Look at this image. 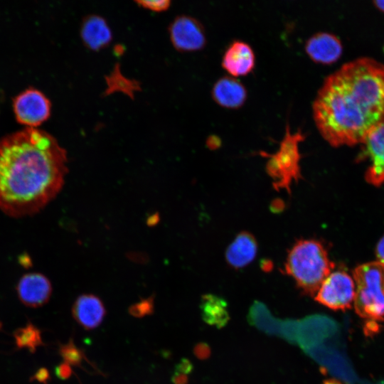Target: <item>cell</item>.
Instances as JSON below:
<instances>
[{
    "instance_id": "9",
    "label": "cell",
    "mask_w": 384,
    "mask_h": 384,
    "mask_svg": "<svg viewBox=\"0 0 384 384\" xmlns=\"http://www.w3.org/2000/svg\"><path fill=\"white\" fill-rule=\"evenodd\" d=\"M52 284L48 278L39 272L23 274L16 285L18 299L26 306L38 308L46 304L52 294Z\"/></svg>"
},
{
    "instance_id": "5",
    "label": "cell",
    "mask_w": 384,
    "mask_h": 384,
    "mask_svg": "<svg viewBox=\"0 0 384 384\" xmlns=\"http://www.w3.org/2000/svg\"><path fill=\"white\" fill-rule=\"evenodd\" d=\"M304 139L302 132L292 133L287 125L278 150L272 154L260 152L261 156L267 158V173L273 180L272 185L276 190L285 189L289 192L293 181L301 178L299 144Z\"/></svg>"
},
{
    "instance_id": "8",
    "label": "cell",
    "mask_w": 384,
    "mask_h": 384,
    "mask_svg": "<svg viewBox=\"0 0 384 384\" xmlns=\"http://www.w3.org/2000/svg\"><path fill=\"white\" fill-rule=\"evenodd\" d=\"M169 33L173 46L181 52L200 50L207 42L203 25L191 16L176 17L169 27Z\"/></svg>"
},
{
    "instance_id": "7",
    "label": "cell",
    "mask_w": 384,
    "mask_h": 384,
    "mask_svg": "<svg viewBox=\"0 0 384 384\" xmlns=\"http://www.w3.org/2000/svg\"><path fill=\"white\" fill-rule=\"evenodd\" d=\"M13 108L18 122L36 128L49 118L51 104L43 92L29 88L14 99Z\"/></svg>"
},
{
    "instance_id": "10",
    "label": "cell",
    "mask_w": 384,
    "mask_h": 384,
    "mask_svg": "<svg viewBox=\"0 0 384 384\" xmlns=\"http://www.w3.org/2000/svg\"><path fill=\"white\" fill-rule=\"evenodd\" d=\"M363 144L366 156L371 161L366 171L365 179L368 183L379 186L384 183V122L368 134Z\"/></svg>"
},
{
    "instance_id": "4",
    "label": "cell",
    "mask_w": 384,
    "mask_h": 384,
    "mask_svg": "<svg viewBox=\"0 0 384 384\" xmlns=\"http://www.w3.org/2000/svg\"><path fill=\"white\" fill-rule=\"evenodd\" d=\"M356 312L369 322L384 321V265L370 262L355 268Z\"/></svg>"
},
{
    "instance_id": "22",
    "label": "cell",
    "mask_w": 384,
    "mask_h": 384,
    "mask_svg": "<svg viewBox=\"0 0 384 384\" xmlns=\"http://www.w3.org/2000/svg\"><path fill=\"white\" fill-rule=\"evenodd\" d=\"M152 310V303L149 300H144L136 305L131 306L129 311L132 315L140 317L151 314Z\"/></svg>"
},
{
    "instance_id": "21",
    "label": "cell",
    "mask_w": 384,
    "mask_h": 384,
    "mask_svg": "<svg viewBox=\"0 0 384 384\" xmlns=\"http://www.w3.org/2000/svg\"><path fill=\"white\" fill-rule=\"evenodd\" d=\"M140 6L156 12L166 11L170 6L171 0H134Z\"/></svg>"
},
{
    "instance_id": "25",
    "label": "cell",
    "mask_w": 384,
    "mask_h": 384,
    "mask_svg": "<svg viewBox=\"0 0 384 384\" xmlns=\"http://www.w3.org/2000/svg\"><path fill=\"white\" fill-rule=\"evenodd\" d=\"M375 255L378 262L384 265V235L379 240L375 247Z\"/></svg>"
},
{
    "instance_id": "3",
    "label": "cell",
    "mask_w": 384,
    "mask_h": 384,
    "mask_svg": "<svg viewBox=\"0 0 384 384\" xmlns=\"http://www.w3.org/2000/svg\"><path fill=\"white\" fill-rule=\"evenodd\" d=\"M334 266L322 243L314 239L301 240L290 250L285 271L302 292L313 295Z\"/></svg>"
},
{
    "instance_id": "15",
    "label": "cell",
    "mask_w": 384,
    "mask_h": 384,
    "mask_svg": "<svg viewBox=\"0 0 384 384\" xmlns=\"http://www.w3.org/2000/svg\"><path fill=\"white\" fill-rule=\"evenodd\" d=\"M80 36L85 46L91 50L98 51L110 45L112 31L106 20L95 14L86 16L81 24Z\"/></svg>"
},
{
    "instance_id": "19",
    "label": "cell",
    "mask_w": 384,
    "mask_h": 384,
    "mask_svg": "<svg viewBox=\"0 0 384 384\" xmlns=\"http://www.w3.org/2000/svg\"><path fill=\"white\" fill-rule=\"evenodd\" d=\"M14 338L19 348H26L33 351L41 344L40 331L31 324L17 329Z\"/></svg>"
},
{
    "instance_id": "27",
    "label": "cell",
    "mask_w": 384,
    "mask_h": 384,
    "mask_svg": "<svg viewBox=\"0 0 384 384\" xmlns=\"http://www.w3.org/2000/svg\"><path fill=\"white\" fill-rule=\"evenodd\" d=\"M171 380L174 384H187L188 377L185 374L174 373Z\"/></svg>"
},
{
    "instance_id": "6",
    "label": "cell",
    "mask_w": 384,
    "mask_h": 384,
    "mask_svg": "<svg viewBox=\"0 0 384 384\" xmlns=\"http://www.w3.org/2000/svg\"><path fill=\"white\" fill-rule=\"evenodd\" d=\"M356 295L355 283L346 272L330 273L321 284L315 299L321 304L332 309H350Z\"/></svg>"
},
{
    "instance_id": "11",
    "label": "cell",
    "mask_w": 384,
    "mask_h": 384,
    "mask_svg": "<svg viewBox=\"0 0 384 384\" xmlns=\"http://www.w3.org/2000/svg\"><path fill=\"white\" fill-rule=\"evenodd\" d=\"M304 50L314 63L330 65L341 58L343 46L336 35L329 32H318L308 38Z\"/></svg>"
},
{
    "instance_id": "30",
    "label": "cell",
    "mask_w": 384,
    "mask_h": 384,
    "mask_svg": "<svg viewBox=\"0 0 384 384\" xmlns=\"http://www.w3.org/2000/svg\"><path fill=\"white\" fill-rule=\"evenodd\" d=\"M322 384H343L340 381L334 380V379H330L325 380Z\"/></svg>"
},
{
    "instance_id": "13",
    "label": "cell",
    "mask_w": 384,
    "mask_h": 384,
    "mask_svg": "<svg viewBox=\"0 0 384 384\" xmlns=\"http://www.w3.org/2000/svg\"><path fill=\"white\" fill-rule=\"evenodd\" d=\"M74 319L85 329L97 327L103 321L106 309L101 299L92 294L79 296L72 307Z\"/></svg>"
},
{
    "instance_id": "26",
    "label": "cell",
    "mask_w": 384,
    "mask_h": 384,
    "mask_svg": "<svg viewBox=\"0 0 384 384\" xmlns=\"http://www.w3.org/2000/svg\"><path fill=\"white\" fill-rule=\"evenodd\" d=\"M194 353L200 358H204L208 353V350L206 348V346L203 344H199L195 347Z\"/></svg>"
},
{
    "instance_id": "31",
    "label": "cell",
    "mask_w": 384,
    "mask_h": 384,
    "mask_svg": "<svg viewBox=\"0 0 384 384\" xmlns=\"http://www.w3.org/2000/svg\"><path fill=\"white\" fill-rule=\"evenodd\" d=\"M115 50H117V52H116L117 54L119 55L121 53H122L124 49L123 48L121 47V46H118L117 48H115Z\"/></svg>"
},
{
    "instance_id": "23",
    "label": "cell",
    "mask_w": 384,
    "mask_h": 384,
    "mask_svg": "<svg viewBox=\"0 0 384 384\" xmlns=\"http://www.w3.org/2000/svg\"><path fill=\"white\" fill-rule=\"evenodd\" d=\"M55 373L58 378L66 379L72 374V370L68 363H64L56 368Z\"/></svg>"
},
{
    "instance_id": "18",
    "label": "cell",
    "mask_w": 384,
    "mask_h": 384,
    "mask_svg": "<svg viewBox=\"0 0 384 384\" xmlns=\"http://www.w3.org/2000/svg\"><path fill=\"white\" fill-rule=\"evenodd\" d=\"M107 89L105 95L114 92H122L133 97L135 91L139 90V84L122 75L119 65H116L112 72L106 78Z\"/></svg>"
},
{
    "instance_id": "12",
    "label": "cell",
    "mask_w": 384,
    "mask_h": 384,
    "mask_svg": "<svg viewBox=\"0 0 384 384\" xmlns=\"http://www.w3.org/2000/svg\"><path fill=\"white\" fill-rule=\"evenodd\" d=\"M255 65V55L252 48L242 41L232 42L223 55V68L234 78L248 75Z\"/></svg>"
},
{
    "instance_id": "2",
    "label": "cell",
    "mask_w": 384,
    "mask_h": 384,
    "mask_svg": "<svg viewBox=\"0 0 384 384\" xmlns=\"http://www.w3.org/2000/svg\"><path fill=\"white\" fill-rule=\"evenodd\" d=\"M67 161L56 139L37 128L0 139V210L13 218L38 213L62 189Z\"/></svg>"
},
{
    "instance_id": "20",
    "label": "cell",
    "mask_w": 384,
    "mask_h": 384,
    "mask_svg": "<svg viewBox=\"0 0 384 384\" xmlns=\"http://www.w3.org/2000/svg\"><path fill=\"white\" fill-rule=\"evenodd\" d=\"M60 353L65 363L75 366H80L84 356L83 352L78 348L72 340L60 348Z\"/></svg>"
},
{
    "instance_id": "16",
    "label": "cell",
    "mask_w": 384,
    "mask_h": 384,
    "mask_svg": "<svg viewBox=\"0 0 384 384\" xmlns=\"http://www.w3.org/2000/svg\"><path fill=\"white\" fill-rule=\"evenodd\" d=\"M257 243L255 237L248 232L239 233L227 248L225 258L233 267L242 268L255 257Z\"/></svg>"
},
{
    "instance_id": "28",
    "label": "cell",
    "mask_w": 384,
    "mask_h": 384,
    "mask_svg": "<svg viewBox=\"0 0 384 384\" xmlns=\"http://www.w3.org/2000/svg\"><path fill=\"white\" fill-rule=\"evenodd\" d=\"M218 139H216V137H210V138L207 140V145L210 149H215L219 144L218 143Z\"/></svg>"
},
{
    "instance_id": "17",
    "label": "cell",
    "mask_w": 384,
    "mask_h": 384,
    "mask_svg": "<svg viewBox=\"0 0 384 384\" xmlns=\"http://www.w3.org/2000/svg\"><path fill=\"white\" fill-rule=\"evenodd\" d=\"M227 303L213 294H205L201 298V311L205 322L217 327H223L228 322L229 315Z\"/></svg>"
},
{
    "instance_id": "29",
    "label": "cell",
    "mask_w": 384,
    "mask_h": 384,
    "mask_svg": "<svg viewBox=\"0 0 384 384\" xmlns=\"http://www.w3.org/2000/svg\"><path fill=\"white\" fill-rule=\"evenodd\" d=\"M373 2L376 9L384 13V0H373Z\"/></svg>"
},
{
    "instance_id": "1",
    "label": "cell",
    "mask_w": 384,
    "mask_h": 384,
    "mask_svg": "<svg viewBox=\"0 0 384 384\" xmlns=\"http://www.w3.org/2000/svg\"><path fill=\"white\" fill-rule=\"evenodd\" d=\"M312 110L317 129L331 146L363 144L384 122V65L370 58L344 64L324 80Z\"/></svg>"
},
{
    "instance_id": "24",
    "label": "cell",
    "mask_w": 384,
    "mask_h": 384,
    "mask_svg": "<svg viewBox=\"0 0 384 384\" xmlns=\"http://www.w3.org/2000/svg\"><path fill=\"white\" fill-rule=\"evenodd\" d=\"M192 368L191 362L183 358L176 365L174 373L187 375L191 371Z\"/></svg>"
},
{
    "instance_id": "14",
    "label": "cell",
    "mask_w": 384,
    "mask_h": 384,
    "mask_svg": "<svg viewBox=\"0 0 384 384\" xmlns=\"http://www.w3.org/2000/svg\"><path fill=\"white\" fill-rule=\"evenodd\" d=\"M212 97L220 107L227 109H238L242 107L247 96L245 87L232 76L218 79L213 86Z\"/></svg>"
}]
</instances>
